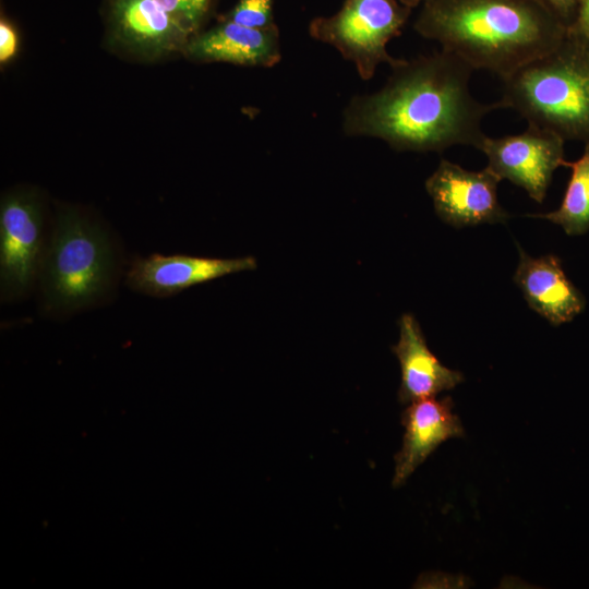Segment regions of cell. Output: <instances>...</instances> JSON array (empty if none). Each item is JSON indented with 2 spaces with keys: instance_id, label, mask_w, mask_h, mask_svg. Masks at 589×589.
Wrapping results in <instances>:
<instances>
[{
  "instance_id": "cell-14",
  "label": "cell",
  "mask_w": 589,
  "mask_h": 589,
  "mask_svg": "<svg viewBox=\"0 0 589 589\" xmlns=\"http://www.w3.org/2000/svg\"><path fill=\"white\" fill-rule=\"evenodd\" d=\"M112 14L120 38L147 55L185 48L192 34L155 0H112Z\"/></svg>"
},
{
  "instance_id": "cell-15",
  "label": "cell",
  "mask_w": 589,
  "mask_h": 589,
  "mask_svg": "<svg viewBox=\"0 0 589 589\" xmlns=\"http://www.w3.org/2000/svg\"><path fill=\"white\" fill-rule=\"evenodd\" d=\"M568 185L560 207L545 214L532 215L558 225L568 236H580L589 230V142L581 156L572 163Z\"/></svg>"
},
{
  "instance_id": "cell-10",
  "label": "cell",
  "mask_w": 589,
  "mask_h": 589,
  "mask_svg": "<svg viewBox=\"0 0 589 589\" xmlns=\"http://www.w3.org/2000/svg\"><path fill=\"white\" fill-rule=\"evenodd\" d=\"M517 247L514 281L529 308L554 326L573 321L584 311L586 299L564 273L561 259L554 254L532 257Z\"/></svg>"
},
{
  "instance_id": "cell-12",
  "label": "cell",
  "mask_w": 589,
  "mask_h": 589,
  "mask_svg": "<svg viewBox=\"0 0 589 589\" xmlns=\"http://www.w3.org/2000/svg\"><path fill=\"white\" fill-rule=\"evenodd\" d=\"M399 340L392 347L397 357L401 382L398 399L401 404L435 397L464 381L460 372L443 365L429 349L414 316L405 313L398 321Z\"/></svg>"
},
{
  "instance_id": "cell-13",
  "label": "cell",
  "mask_w": 589,
  "mask_h": 589,
  "mask_svg": "<svg viewBox=\"0 0 589 589\" xmlns=\"http://www.w3.org/2000/svg\"><path fill=\"white\" fill-rule=\"evenodd\" d=\"M184 49L189 57L199 61L273 67L280 60L275 25L253 28L228 20L191 38Z\"/></svg>"
},
{
  "instance_id": "cell-16",
  "label": "cell",
  "mask_w": 589,
  "mask_h": 589,
  "mask_svg": "<svg viewBox=\"0 0 589 589\" xmlns=\"http://www.w3.org/2000/svg\"><path fill=\"white\" fill-rule=\"evenodd\" d=\"M272 7L273 0H239L228 21L253 28H267L274 26Z\"/></svg>"
},
{
  "instance_id": "cell-19",
  "label": "cell",
  "mask_w": 589,
  "mask_h": 589,
  "mask_svg": "<svg viewBox=\"0 0 589 589\" xmlns=\"http://www.w3.org/2000/svg\"><path fill=\"white\" fill-rule=\"evenodd\" d=\"M567 26L574 21L579 0H539Z\"/></svg>"
},
{
  "instance_id": "cell-1",
  "label": "cell",
  "mask_w": 589,
  "mask_h": 589,
  "mask_svg": "<svg viewBox=\"0 0 589 589\" xmlns=\"http://www.w3.org/2000/svg\"><path fill=\"white\" fill-rule=\"evenodd\" d=\"M473 70L441 49L392 67L377 92L356 97L345 111L348 135L378 137L397 151L442 152L455 145L478 147L483 118L500 109L469 88Z\"/></svg>"
},
{
  "instance_id": "cell-18",
  "label": "cell",
  "mask_w": 589,
  "mask_h": 589,
  "mask_svg": "<svg viewBox=\"0 0 589 589\" xmlns=\"http://www.w3.org/2000/svg\"><path fill=\"white\" fill-rule=\"evenodd\" d=\"M17 35L15 29L7 21L0 22V61L5 63L11 60L17 50Z\"/></svg>"
},
{
  "instance_id": "cell-20",
  "label": "cell",
  "mask_w": 589,
  "mask_h": 589,
  "mask_svg": "<svg viewBox=\"0 0 589 589\" xmlns=\"http://www.w3.org/2000/svg\"><path fill=\"white\" fill-rule=\"evenodd\" d=\"M568 28L589 45V0H579L574 21Z\"/></svg>"
},
{
  "instance_id": "cell-9",
  "label": "cell",
  "mask_w": 589,
  "mask_h": 589,
  "mask_svg": "<svg viewBox=\"0 0 589 589\" xmlns=\"http://www.w3.org/2000/svg\"><path fill=\"white\" fill-rule=\"evenodd\" d=\"M257 267L253 256L235 259L152 254L133 261L127 285L153 297L173 296L194 285Z\"/></svg>"
},
{
  "instance_id": "cell-21",
  "label": "cell",
  "mask_w": 589,
  "mask_h": 589,
  "mask_svg": "<svg viewBox=\"0 0 589 589\" xmlns=\"http://www.w3.org/2000/svg\"><path fill=\"white\" fill-rule=\"evenodd\" d=\"M406 5H411L412 3H416L420 0H404ZM425 1V0H424Z\"/></svg>"
},
{
  "instance_id": "cell-6",
  "label": "cell",
  "mask_w": 589,
  "mask_h": 589,
  "mask_svg": "<svg viewBox=\"0 0 589 589\" xmlns=\"http://www.w3.org/2000/svg\"><path fill=\"white\" fill-rule=\"evenodd\" d=\"M564 142L551 131L528 125L519 134L485 135L477 149L486 156V167L501 180L522 188L533 201L542 203L554 171L566 166Z\"/></svg>"
},
{
  "instance_id": "cell-5",
  "label": "cell",
  "mask_w": 589,
  "mask_h": 589,
  "mask_svg": "<svg viewBox=\"0 0 589 589\" xmlns=\"http://www.w3.org/2000/svg\"><path fill=\"white\" fill-rule=\"evenodd\" d=\"M408 14V7L395 0H346L335 15L313 21L310 33L334 46L354 63L361 79L369 80L380 63L394 67L402 60L393 58L386 46L399 34Z\"/></svg>"
},
{
  "instance_id": "cell-4",
  "label": "cell",
  "mask_w": 589,
  "mask_h": 589,
  "mask_svg": "<svg viewBox=\"0 0 589 589\" xmlns=\"http://www.w3.org/2000/svg\"><path fill=\"white\" fill-rule=\"evenodd\" d=\"M40 267L48 308L73 310L89 304L106 291L113 271L107 232L76 209H60Z\"/></svg>"
},
{
  "instance_id": "cell-17",
  "label": "cell",
  "mask_w": 589,
  "mask_h": 589,
  "mask_svg": "<svg viewBox=\"0 0 589 589\" xmlns=\"http://www.w3.org/2000/svg\"><path fill=\"white\" fill-rule=\"evenodd\" d=\"M192 33L200 26L209 8V0H155Z\"/></svg>"
},
{
  "instance_id": "cell-7",
  "label": "cell",
  "mask_w": 589,
  "mask_h": 589,
  "mask_svg": "<svg viewBox=\"0 0 589 589\" xmlns=\"http://www.w3.org/2000/svg\"><path fill=\"white\" fill-rule=\"evenodd\" d=\"M43 211L36 194L15 191L4 195L0 206L1 297L26 292L43 261Z\"/></svg>"
},
{
  "instance_id": "cell-11",
  "label": "cell",
  "mask_w": 589,
  "mask_h": 589,
  "mask_svg": "<svg viewBox=\"0 0 589 589\" xmlns=\"http://www.w3.org/2000/svg\"><path fill=\"white\" fill-rule=\"evenodd\" d=\"M449 396L410 402L401 416L405 428L401 449L395 457L393 485H401L443 442L464 435L459 418L453 412Z\"/></svg>"
},
{
  "instance_id": "cell-8",
  "label": "cell",
  "mask_w": 589,
  "mask_h": 589,
  "mask_svg": "<svg viewBox=\"0 0 589 589\" xmlns=\"http://www.w3.org/2000/svg\"><path fill=\"white\" fill-rule=\"evenodd\" d=\"M500 181L488 167L473 171L441 159L425 180V190L436 215L453 227L504 224L510 215L498 202Z\"/></svg>"
},
{
  "instance_id": "cell-2",
  "label": "cell",
  "mask_w": 589,
  "mask_h": 589,
  "mask_svg": "<svg viewBox=\"0 0 589 589\" xmlns=\"http://www.w3.org/2000/svg\"><path fill=\"white\" fill-rule=\"evenodd\" d=\"M413 27L502 81L557 47L568 31L539 0H425Z\"/></svg>"
},
{
  "instance_id": "cell-3",
  "label": "cell",
  "mask_w": 589,
  "mask_h": 589,
  "mask_svg": "<svg viewBox=\"0 0 589 589\" xmlns=\"http://www.w3.org/2000/svg\"><path fill=\"white\" fill-rule=\"evenodd\" d=\"M502 82L500 109L564 140L589 142V45L569 28L557 47Z\"/></svg>"
}]
</instances>
